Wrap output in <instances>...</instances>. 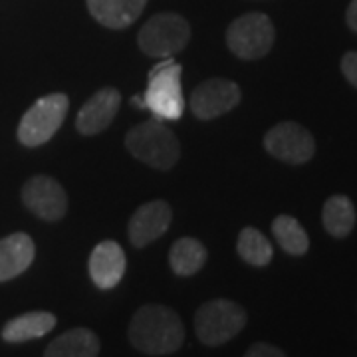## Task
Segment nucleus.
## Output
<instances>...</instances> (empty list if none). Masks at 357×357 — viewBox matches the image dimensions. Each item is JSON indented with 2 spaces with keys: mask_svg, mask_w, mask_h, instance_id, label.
<instances>
[{
  "mask_svg": "<svg viewBox=\"0 0 357 357\" xmlns=\"http://www.w3.org/2000/svg\"><path fill=\"white\" fill-rule=\"evenodd\" d=\"M22 203L28 211L48 222H56L68 211V195L64 187L48 175L28 178L22 187Z\"/></svg>",
  "mask_w": 357,
  "mask_h": 357,
  "instance_id": "obj_9",
  "label": "nucleus"
},
{
  "mask_svg": "<svg viewBox=\"0 0 357 357\" xmlns=\"http://www.w3.org/2000/svg\"><path fill=\"white\" fill-rule=\"evenodd\" d=\"M126 147L135 159L161 171L175 167L181 157L175 133L159 119H147L135 126L126 137Z\"/></svg>",
  "mask_w": 357,
  "mask_h": 357,
  "instance_id": "obj_2",
  "label": "nucleus"
},
{
  "mask_svg": "<svg viewBox=\"0 0 357 357\" xmlns=\"http://www.w3.org/2000/svg\"><path fill=\"white\" fill-rule=\"evenodd\" d=\"M276 30L266 14L250 13L232 20L227 30V44L241 60H258L272 50Z\"/></svg>",
  "mask_w": 357,
  "mask_h": 357,
  "instance_id": "obj_6",
  "label": "nucleus"
},
{
  "mask_svg": "<svg viewBox=\"0 0 357 357\" xmlns=\"http://www.w3.org/2000/svg\"><path fill=\"white\" fill-rule=\"evenodd\" d=\"M206 262V248L197 238H178L177 243L171 246L169 252V264L173 272L178 276H192L197 274Z\"/></svg>",
  "mask_w": 357,
  "mask_h": 357,
  "instance_id": "obj_19",
  "label": "nucleus"
},
{
  "mask_svg": "<svg viewBox=\"0 0 357 357\" xmlns=\"http://www.w3.org/2000/svg\"><path fill=\"white\" fill-rule=\"evenodd\" d=\"M126 252L114 241L100 243L89 256V276L100 290L115 288L126 274Z\"/></svg>",
  "mask_w": 357,
  "mask_h": 357,
  "instance_id": "obj_12",
  "label": "nucleus"
},
{
  "mask_svg": "<svg viewBox=\"0 0 357 357\" xmlns=\"http://www.w3.org/2000/svg\"><path fill=\"white\" fill-rule=\"evenodd\" d=\"M183 68L171 58L157 64L149 74V86L143 96L145 109L157 119H181L185 112L183 88H181Z\"/></svg>",
  "mask_w": 357,
  "mask_h": 357,
  "instance_id": "obj_4",
  "label": "nucleus"
},
{
  "mask_svg": "<svg viewBox=\"0 0 357 357\" xmlns=\"http://www.w3.org/2000/svg\"><path fill=\"white\" fill-rule=\"evenodd\" d=\"M244 357H288L280 347L272 344H264V342H258V344L250 345L248 351L244 354Z\"/></svg>",
  "mask_w": 357,
  "mask_h": 357,
  "instance_id": "obj_22",
  "label": "nucleus"
},
{
  "mask_svg": "<svg viewBox=\"0 0 357 357\" xmlns=\"http://www.w3.org/2000/svg\"><path fill=\"white\" fill-rule=\"evenodd\" d=\"M241 102L238 84L215 77L206 79L201 86L192 89L191 109L199 119H215L218 115L229 114Z\"/></svg>",
  "mask_w": 357,
  "mask_h": 357,
  "instance_id": "obj_10",
  "label": "nucleus"
},
{
  "mask_svg": "<svg viewBox=\"0 0 357 357\" xmlns=\"http://www.w3.org/2000/svg\"><path fill=\"white\" fill-rule=\"evenodd\" d=\"M342 74L354 88H357V52H345L342 58Z\"/></svg>",
  "mask_w": 357,
  "mask_h": 357,
  "instance_id": "obj_23",
  "label": "nucleus"
},
{
  "mask_svg": "<svg viewBox=\"0 0 357 357\" xmlns=\"http://www.w3.org/2000/svg\"><path fill=\"white\" fill-rule=\"evenodd\" d=\"M356 206L345 195H333L324 203V211H321L324 229L333 238H345L356 227Z\"/></svg>",
  "mask_w": 357,
  "mask_h": 357,
  "instance_id": "obj_18",
  "label": "nucleus"
},
{
  "mask_svg": "<svg viewBox=\"0 0 357 357\" xmlns=\"http://www.w3.org/2000/svg\"><path fill=\"white\" fill-rule=\"evenodd\" d=\"M56 328V316L50 312H28L10 319L2 328V340L8 344H24L38 340Z\"/></svg>",
  "mask_w": 357,
  "mask_h": 357,
  "instance_id": "obj_16",
  "label": "nucleus"
},
{
  "mask_svg": "<svg viewBox=\"0 0 357 357\" xmlns=\"http://www.w3.org/2000/svg\"><path fill=\"white\" fill-rule=\"evenodd\" d=\"M147 0H88L91 16L105 28L121 30L133 24L143 13Z\"/></svg>",
  "mask_w": 357,
  "mask_h": 357,
  "instance_id": "obj_15",
  "label": "nucleus"
},
{
  "mask_svg": "<svg viewBox=\"0 0 357 357\" xmlns=\"http://www.w3.org/2000/svg\"><path fill=\"white\" fill-rule=\"evenodd\" d=\"M68 107L70 102L64 93H50L40 98L20 119L18 141L26 147H38L42 143L50 141L64 123Z\"/></svg>",
  "mask_w": 357,
  "mask_h": 357,
  "instance_id": "obj_7",
  "label": "nucleus"
},
{
  "mask_svg": "<svg viewBox=\"0 0 357 357\" xmlns=\"http://www.w3.org/2000/svg\"><path fill=\"white\" fill-rule=\"evenodd\" d=\"M345 22H347V26L357 34V0H351V2H349L347 13H345Z\"/></svg>",
  "mask_w": 357,
  "mask_h": 357,
  "instance_id": "obj_24",
  "label": "nucleus"
},
{
  "mask_svg": "<svg viewBox=\"0 0 357 357\" xmlns=\"http://www.w3.org/2000/svg\"><path fill=\"white\" fill-rule=\"evenodd\" d=\"M131 102H133V105H135V107H141V109H145V100H143V96H135V98H133Z\"/></svg>",
  "mask_w": 357,
  "mask_h": 357,
  "instance_id": "obj_25",
  "label": "nucleus"
},
{
  "mask_svg": "<svg viewBox=\"0 0 357 357\" xmlns=\"http://www.w3.org/2000/svg\"><path fill=\"white\" fill-rule=\"evenodd\" d=\"M36 248L32 238L24 232H14L0 241V282L20 276L32 264Z\"/></svg>",
  "mask_w": 357,
  "mask_h": 357,
  "instance_id": "obj_14",
  "label": "nucleus"
},
{
  "mask_svg": "<svg viewBox=\"0 0 357 357\" xmlns=\"http://www.w3.org/2000/svg\"><path fill=\"white\" fill-rule=\"evenodd\" d=\"M246 326V312L232 300H211L195 314V332L201 344L217 347L230 342Z\"/></svg>",
  "mask_w": 357,
  "mask_h": 357,
  "instance_id": "obj_3",
  "label": "nucleus"
},
{
  "mask_svg": "<svg viewBox=\"0 0 357 357\" xmlns=\"http://www.w3.org/2000/svg\"><path fill=\"white\" fill-rule=\"evenodd\" d=\"M264 147L274 159L284 163L302 165L316 153L314 135L296 121H282L264 135Z\"/></svg>",
  "mask_w": 357,
  "mask_h": 357,
  "instance_id": "obj_8",
  "label": "nucleus"
},
{
  "mask_svg": "<svg viewBox=\"0 0 357 357\" xmlns=\"http://www.w3.org/2000/svg\"><path fill=\"white\" fill-rule=\"evenodd\" d=\"M121 105V93L115 88H103L89 98L76 117V128L82 135H96L114 121Z\"/></svg>",
  "mask_w": 357,
  "mask_h": 357,
  "instance_id": "obj_13",
  "label": "nucleus"
},
{
  "mask_svg": "<svg viewBox=\"0 0 357 357\" xmlns=\"http://www.w3.org/2000/svg\"><path fill=\"white\" fill-rule=\"evenodd\" d=\"M272 234L282 250L292 256H304L310 250V236L304 227L290 215H280L272 222Z\"/></svg>",
  "mask_w": 357,
  "mask_h": 357,
  "instance_id": "obj_20",
  "label": "nucleus"
},
{
  "mask_svg": "<svg viewBox=\"0 0 357 357\" xmlns=\"http://www.w3.org/2000/svg\"><path fill=\"white\" fill-rule=\"evenodd\" d=\"M236 250L238 256L243 258L244 262H248L250 266H268L274 250H272V244L268 241L266 236L260 232V230L252 229V227H246L241 230L238 234V243H236Z\"/></svg>",
  "mask_w": 357,
  "mask_h": 357,
  "instance_id": "obj_21",
  "label": "nucleus"
},
{
  "mask_svg": "<svg viewBox=\"0 0 357 357\" xmlns=\"http://www.w3.org/2000/svg\"><path fill=\"white\" fill-rule=\"evenodd\" d=\"M171 206L165 201H151L141 204L129 220V241L133 246L143 248L149 243L163 236L171 225Z\"/></svg>",
  "mask_w": 357,
  "mask_h": 357,
  "instance_id": "obj_11",
  "label": "nucleus"
},
{
  "mask_svg": "<svg viewBox=\"0 0 357 357\" xmlns=\"http://www.w3.org/2000/svg\"><path fill=\"white\" fill-rule=\"evenodd\" d=\"M191 38L189 22L175 13H163L151 16L137 34L141 52L151 58H171L181 52Z\"/></svg>",
  "mask_w": 357,
  "mask_h": 357,
  "instance_id": "obj_5",
  "label": "nucleus"
},
{
  "mask_svg": "<svg viewBox=\"0 0 357 357\" xmlns=\"http://www.w3.org/2000/svg\"><path fill=\"white\" fill-rule=\"evenodd\" d=\"M129 342L141 354L169 356L185 342V326L175 310L161 304H147L131 318Z\"/></svg>",
  "mask_w": 357,
  "mask_h": 357,
  "instance_id": "obj_1",
  "label": "nucleus"
},
{
  "mask_svg": "<svg viewBox=\"0 0 357 357\" xmlns=\"http://www.w3.org/2000/svg\"><path fill=\"white\" fill-rule=\"evenodd\" d=\"M100 337L88 328H74L58 335L52 342L44 357H98L100 356Z\"/></svg>",
  "mask_w": 357,
  "mask_h": 357,
  "instance_id": "obj_17",
  "label": "nucleus"
}]
</instances>
